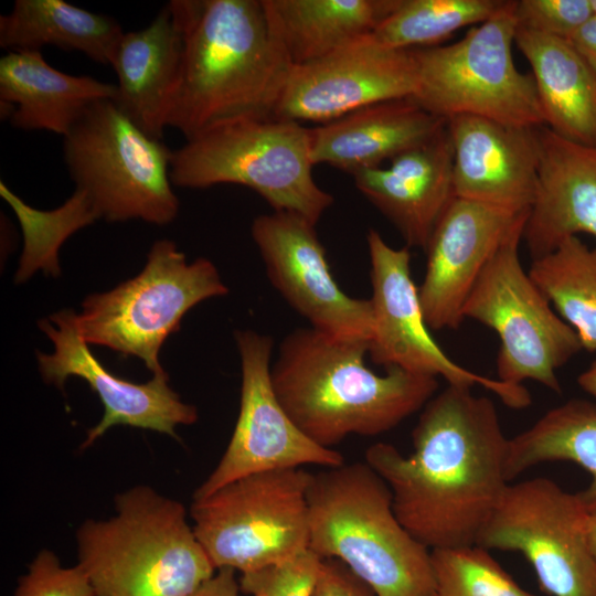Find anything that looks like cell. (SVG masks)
Here are the masks:
<instances>
[{
    "instance_id": "6da1fadb",
    "label": "cell",
    "mask_w": 596,
    "mask_h": 596,
    "mask_svg": "<svg viewBox=\"0 0 596 596\" xmlns=\"http://www.w3.org/2000/svg\"><path fill=\"white\" fill-rule=\"evenodd\" d=\"M412 440L408 456L387 443L365 450L397 519L430 551L477 544L510 483L509 438L494 403L448 384L423 407Z\"/></svg>"
},
{
    "instance_id": "7a4b0ae2",
    "label": "cell",
    "mask_w": 596,
    "mask_h": 596,
    "mask_svg": "<svg viewBox=\"0 0 596 596\" xmlns=\"http://www.w3.org/2000/svg\"><path fill=\"white\" fill-rule=\"evenodd\" d=\"M183 40L167 127L187 139L212 127L274 117L292 64L263 0H171Z\"/></svg>"
},
{
    "instance_id": "3957f363",
    "label": "cell",
    "mask_w": 596,
    "mask_h": 596,
    "mask_svg": "<svg viewBox=\"0 0 596 596\" xmlns=\"http://www.w3.org/2000/svg\"><path fill=\"white\" fill-rule=\"evenodd\" d=\"M366 341L332 339L312 328L288 333L270 366L274 392L295 424L332 448L350 435L384 434L422 411L437 377L398 368L376 374L364 362Z\"/></svg>"
},
{
    "instance_id": "277c9868",
    "label": "cell",
    "mask_w": 596,
    "mask_h": 596,
    "mask_svg": "<svg viewBox=\"0 0 596 596\" xmlns=\"http://www.w3.org/2000/svg\"><path fill=\"white\" fill-rule=\"evenodd\" d=\"M307 499L310 551L345 564L376 596H434L430 550L400 522L366 462L312 473Z\"/></svg>"
},
{
    "instance_id": "5b68a950",
    "label": "cell",
    "mask_w": 596,
    "mask_h": 596,
    "mask_svg": "<svg viewBox=\"0 0 596 596\" xmlns=\"http://www.w3.org/2000/svg\"><path fill=\"white\" fill-rule=\"evenodd\" d=\"M114 502V515L76 531L77 564L96 596H188L214 575L181 502L146 485Z\"/></svg>"
},
{
    "instance_id": "8992f818",
    "label": "cell",
    "mask_w": 596,
    "mask_h": 596,
    "mask_svg": "<svg viewBox=\"0 0 596 596\" xmlns=\"http://www.w3.org/2000/svg\"><path fill=\"white\" fill-rule=\"evenodd\" d=\"M310 128L299 123L251 118L206 129L172 150L174 187L205 189L240 184L274 211L296 213L313 224L333 203L312 175Z\"/></svg>"
},
{
    "instance_id": "52a82bcc",
    "label": "cell",
    "mask_w": 596,
    "mask_h": 596,
    "mask_svg": "<svg viewBox=\"0 0 596 596\" xmlns=\"http://www.w3.org/2000/svg\"><path fill=\"white\" fill-rule=\"evenodd\" d=\"M172 151L114 103H93L63 137V158L75 189L99 220L171 223L179 199L170 177Z\"/></svg>"
},
{
    "instance_id": "ba28073f",
    "label": "cell",
    "mask_w": 596,
    "mask_h": 596,
    "mask_svg": "<svg viewBox=\"0 0 596 596\" xmlns=\"http://www.w3.org/2000/svg\"><path fill=\"white\" fill-rule=\"evenodd\" d=\"M515 1L448 45L413 49L417 86L411 97L434 116L469 115L510 126H545L532 74L517 68Z\"/></svg>"
},
{
    "instance_id": "9c48e42d",
    "label": "cell",
    "mask_w": 596,
    "mask_h": 596,
    "mask_svg": "<svg viewBox=\"0 0 596 596\" xmlns=\"http://www.w3.org/2000/svg\"><path fill=\"white\" fill-rule=\"evenodd\" d=\"M227 292L210 259L188 263L174 242L159 240L137 276L87 296L82 310L74 312V322L88 345L136 356L155 374L163 371L161 347L180 330L184 315L203 300Z\"/></svg>"
},
{
    "instance_id": "30bf717a",
    "label": "cell",
    "mask_w": 596,
    "mask_h": 596,
    "mask_svg": "<svg viewBox=\"0 0 596 596\" xmlns=\"http://www.w3.org/2000/svg\"><path fill=\"white\" fill-rule=\"evenodd\" d=\"M311 476L302 468L255 473L193 500L192 526L215 568L247 573L308 551Z\"/></svg>"
},
{
    "instance_id": "8fae6325",
    "label": "cell",
    "mask_w": 596,
    "mask_h": 596,
    "mask_svg": "<svg viewBox=\"0 0 596 596\" xmlns=\"http://www.w3.org/2000/svg\"><path fill=\"white\" fill-rule=\"evenodd\" d=\"M528 214L515 221L488 262L462 315L497 333L498 380L512 385L532 380L560 392L557 371L583 347L522 266L519 248Z\"/></svg>"
},
{
    "instance_id": "7c38bea8",
    "label": "cell",
    "mask_w": 596,
    "mask_h": 596,
    "mask_svg": "<svg viewBox=\"0 0 596 596\" xmlns=\"http://www.w3.org/2000/svg\"><path fill=\"white\" fill-rule=\"evenodd\" d=\"M586 518L577 493L551 479L509 483L477 544L521 553L551 596H596Z\"/></svg>"
},
{
    "instance_id": "4fadbf2b",
    "label": "cell",
    "mask_w": 596,
    "mask_h": 596,
    "mask_svg": "<svg viewBox=\"0 0 596 596\" xmlns=\"http://www.w3.org/2000/svg\"><path fill=\"white\" fill-rule=\"evenodd\" d=\"M366 244L371 264L373 333L368 353L373 363L412 373L441 376L449 385H479L515 409L531 404L523 385L475 373L453 361L432 336L411 275L408 247L394 248L370 230Z\"/></svg>"
},
{
    "instance_id": "5bb4252c",
    "label": "cell",
    "mask_w": 596,
    "mask_h": 596,
    "mask_svg": "<svg viewBox=\"0 0 596 596\" xmlns=\"http://www.w3.org/2000/svg\"><path fill=\"white\" fill-rule=\"evenodd\" d=\"M234 336L242 371L238 416L224 454L194 491L193 500L255 473L344 464L339 451L305 435L279 403L270 380L273 339L252 330L235 331Z\"/></svg>"
},
{
    "instance_id": "9a60e30c",
    "label": "cell",
    "mask_w": 596,
    "mask_h": 596,
    "mask_svg": "<svg viewBox=\"0 0 596 596\" xmlns=\"http://www.w3.org/2000/svg\"><path fill=\"white\" fill-rule=\"evenodd\" d=\"M251 234L270 284L310 328L332 339L370 343L371 301L347 295L337 284L316 224L273 211L253 220Z\"/></svg>"
},
{
    "instance_id": "2e32d148",
    "label": "cell",
    "mask_w": 596,
    "mask_h": 596,
    "mask_svg": "<svg viewBox=\"0 0 596 596\" xmlns=\"http://www.w3.org/2000/svg\"><path fill=\"white\" fill-rule=\"evenodd\" d=\"M416 86L414 50L385 46L371 33L320 60L294 66L274 117L326 124L372 104L411 98Z\"/></svg>"
},
{
    "instance_id": "e0dca14e",
    "label": "cell",
    "mask_w": 596,
    "mask_h": 596,
    "mask_svg": "<svg viewBox=\"0 0 596 596\" xmlns=\"http://www.w3.org/2000/svg\"><path fill=\"white\" fill-rule=\"evenodd\" d=\"M53 343V352H36L40 374L47 384L63 389L71 376L81 377L104 405L102 419L87 432L81 449H87L109 428L125 425L178 438L179 425L198 421L195 406L184 403L169 385L163 370L146 383H134L109 372L79 336L74 311L63 309L39 322Z\"/></svg>"
},
{
    "instance_id": "ac0fdd59",
    "label": "cell",
    "mask_w": 596,
    "mask_h": 596,
    "mask_svg": "<svg viewBox=\"0 0 596 596\" xmlns=\"http://www.w3.org/2000/svg\"><path fill=\"white\" fill-rule=\"evenodd\" d=\"M522 214L456 196L450 200L424 251L426 269L418 287L432 330L460 326L469 294Z\"/></svg>"
},
{
    "instance_id": "d6986e66",
    "label": "cell",
    "mask_w": 596,
    "mask_h": 596,
    "mask_svg": "<svg viewBox=\"0 0 596 596\" xmlns=\"http://www.w3.org/2000/svg\"><path fill=\"white\" fill-rule=\"evenodd\" d=\"M538 128L469 115L449 118L454 196L514 214L530 211L539 179Z\"/></svg>"
},
{
    "instance_id": "ffe728a7",
    "label": "cell",
    "mask_w": 596,
    "mask_h": 596,
    "mask_svg": "<svg viewBox=\"0 0 596 596\" xmlns=\"http://www.w3.org/2000/svg\"><path fill=\"white\" fill-rule=\"evenodd\" d=\"M353 174L356 189L398 231L407 247L425 251L454 198L453 148L446 126L428 141Z\"/></svg>"
},
{
    "instance_id": "44dd1931",
    "label": "cell",
    "mask_w": 596,
    "mask_h": 596,
    "mask_svg": "<svg viewBox=\"0 0 596 596\" xmlns=\"http://www.w3.org/2000/svg\"><path fill=\"white\" fill-rule=\"evenodd\" d=\"M540 167L523 240L532 259L578 233L596 237V147L538 128Z\"/></svg>"
},
{
    "instance_id": "7402d4cb",
    "label": "cell",
    "mask_w": 596,
    "mask_h": 596,
    "mask_svg": "<svg viewBox=\"0 0 596 596\" xmlns=\"http://www.w3.org/2000/svg\"><path fill=\"white\" fill-rule=\"evenodd\" d=\"M446 123L411 98L372 104L310 128L311 160L353 175L428 141Z\"/></svg>"
},
{
    "instance_id": "603a6c76",
    "label": "cell",
    "mask_w": 596,
    "mask_h": 596,
    "mask_svg": "<svg viewBox=\"0 0 596 596\" xmlns=\"http://www.w3.org/2000/svg\"><path fill=\"white\" fill-rule=\"evenodd\" d=\"M183 40L168 3L140 30L124 32L111 64L117 107L139 128L162 139L177 86Z\"/></svg>"
},
{
    "instance_id": "cb8c5ba5",
    "label": "cell",
    "mask_w": 596,
    "mask_h": 596,
    "mask_svg": "<svg viewBox=\"0 0 596 596\" xmlns=\"http://www.w3.org/2000/svg\"><path fill=\"white\" fill-rule=\"evenodd\" d=\"M116 84L51 66L41 51H9L0 58V102L13 106V128L66 136L95 102L114 99Z\"/></svg>"
},
{
    "instance_id": "d4e9b609",
    "label": "cell",
    "mask_w": 596,
    "mask_h": 596,
    "mask_svg": "<svg viewBox=\"0 0 596 596\" xmlns=\"http://www.w3.org/2000/svg\"><path fill=\"white\" fill-rule=\"evenodd\" d=\"M514 44L531 66L545 126L596 147V77L572 43L518 25Z\"/></svg>"
},
{
    "instance_id": "484cf974",
    "label": "cell",
    "mask_w": 596,
    "mask_h": 596,
    "mask_svg": "<svg viewBox=\"0 0 596 596\" xmlns=\"http://www.w3.org/2000/svg\"><path fill=\"white\" fill-rule=\"evenodd\" d=\"M400 0H263L292 66L320 60L366 35Z\"/></svg>"
},
{
    "instance_id": "4316f807",
    "label": "cell",
    "mask_w": 596,
    "mask_h": 596,
    "mask_svg": "<svg viewBox=\"0 0 596 596\" xmlns=\"http://www.w3.org/2000/svg\"><path fill=\"white\" fill-rule=\"evenodd\" d=\"M124 32L114 18L64 0H15L0 15V46L8 52L53 45L109 66Z\"/></svg>"
},
{
    "instance_id": "83f0119b",
    "label": "cell",
    "mask_w": 596,
    "mask_h": 596,
    "mask_svg": "<svg viewBox=\"0 0 596 596\" xmlns=\"http://www.w3.org/2000/svg\"><path fill=\"white\" fill-rule=\"evenodd\" d=\"M571 461L590 475L589 485L576 492L587 514H596V404L572 398L551 408L525 430L509 438L505 476L546 461Z\"/></svg>"
},
{
    "instance_id": "f1b7e54d",
    "label": "cell",
    "mask_w": 596,
    "mask_h": 596,
    "mask_svg": "<svg viewBox=\"0 0 596 596\" xmlns=\"http://www.w3.org/2000/svg\"><path fill=\"white\" fill-rule=\"evenodd\" d=\"M558 316L577 333L583 350L596 351V246L578 236L534 258L528 270Z\"/></svg>"
},
{
    "instance_id": "f546056e",
    "label": "cell",
    "mask_w": 596,
    "mask_h": 596,
    "mask_svg": "<svg viewBox=\"0 0 596 596\" xmlns=\"http://www.w3.org/2000/svg\"><path fill=\"white\" fill-rule=\"evenodd\" d=\"M0 195L15 213L23 235L15 283H24L38 270L58 276V251L63 243L78 230L98 221L86 194L78 189L62 205L49 211L26 204L2 180Z\"/></svg>"
},
{
    "instance_id": "4dcf8cb0",
    "label": "cell",
    "mask_w": 596,
    "mask_h": 596,
    "mask_svg": "<svg viewBox=\"0 0 596 596\" xmlns=\"http://www.w3.org/2000/svg\"><path fill=\"white\" fill-rule=\"evenodd\" d=\"M501 0H400L372 36L401 50L432 47L461 28L491 18Z\"/></svg>"
},
{
    "instance_id": "1f68e13d",
    "label": "cell",
    "mask_w": 596,
    "mask_h": 596,
    "mask_svg": "<svg viewBox=\"0 0 596 596\" xmlns=\"http://www.w3.org/2000/svg\"><path fill=\"white\" fill-rule=\"evenodd\" d=\"M430 552L434 596H536L523 589L489 550L478 544Z\"/></svg>"
},
{
    "instance_id": "d6a6232c",
    "label": "cell",
    "mask_w": 596,
    "mask_h": 596,
    "mask_svg": "<svg viewBox=\"0 0 596 596\" xmlns=\"http://www.w3.org/2000/svg\"><path fill=\"white\" fill-rule=\"evenodd\" d=\"M321 562L308 550L289 561L242 573L240 587L251 596H312Z\"/></svg>"
},
{
    "instance_id": "836d02e7",
    "label": "cell",
    "mask_w": 596,
    "mask_h": 596,
    "mask_svg": "<svg viewBox=\"0 0 596 596\" xmlns=\"http://www.w3.org/2000/svg\"><path fill=\"white\" fill-rule=\"evenodd\" d=\"M14 596H96L86 572L77 564L63 567L57 555L41 550L20 576Z\"/></svg>"
},
{
    "instance_id": "e575fe53",
    "label": "cell",
    "mask_w": 596,
    "mask_h": 596,
    "mask_svg": "<svg viewBox=\"0 0 596 596\" xmlns=\"http://www.w3.org/2000/svg\"><path fill=\"white\" fill-rule=\"evenodd\" d=\"M518 25L568 40L593 15L590 0L515 1Z\"/></svg>"
},
{
    "instance_id": "d590c367",
    "label": "cell",
    "mask_w": 596,
    "mask_h": 596,
    "mask_svg": "<svg viewBox=\"0 0 596 596\" xmlns=\"http://www.w3.org/2000/svg\"><path fill=\"white\" fill-rule=\"evenodd\" d=\"M312 596H376L345 564L322 558Z\"/></svg>"
},
{
    "instance_id": "8d00e7d4",
    "label": "cell",
    "mask_w": 596,
    "mask_h": 596,
    "mask_svg": "<svg viewBox=\"0 0 596 596\" xmlns=\"http://www.w3.org/2000/svg\"><path fill=\"white\" fill-rule=\"evenodd\" d=\"M240 589L235 570L222 567L188 596H240Z\"/></svg>"
},
{
    "instance_id": "74e56055",
    "label": "cell",
    "mask_w": 596,
    "mask_h": 596,
    "mask_svg": "<svg viewBox=\"0 0 596 596\" xmlns=\"http://www.w3.org/2000/svg\"><path fill=\"white\" fill-rule=\"evenodd\" d=\"M568 41L596 77V15L583 24Z\"/></svg>"
},
{
    "instance_id": "f35d334b",
    "label": "cell",
    "mask_w": 596,
    "mask_h": 596,
    "mask_svg": "<svg viewBox=\"0 0 596 596\" xmlns=\"http://www.w3.org/2000/svg\"><path fill=\"white\" fill-rule=\"evenodd\" d=\"M577 382L582 390L596 398V361L579 374Z\"/></svg>"
},
{
    "instance_id": "ab89813d",
    "label": "cell",
    "mask_w": 596,
    "mask_h": 596,
    "mask_svg": "<svg viewBox=\"0 0 596 596\" xmlns=\"http://www.w3.org/2000/svg\"><path fill=\"white\" fill-rule=\"evenodd\" d=\"M585 533L588 547L593 557L596 561V514H587Z\"/></svg>"
},
{
    "instance_id": "60d3db41",
    "label": "cell",
    "mask_w": 596,
    "mask_h": 596,
    "mask_svg": "<svg viewBox=\"0 0 596 596\" xmlns=\"http://www.w3.org/2000/svg\"><path fill=\"white\" fill-rule=\"evenodd\" d=\"M590 1H592L594 14L596 15V0H590Z\"/></svg>"
}]
</instances>
